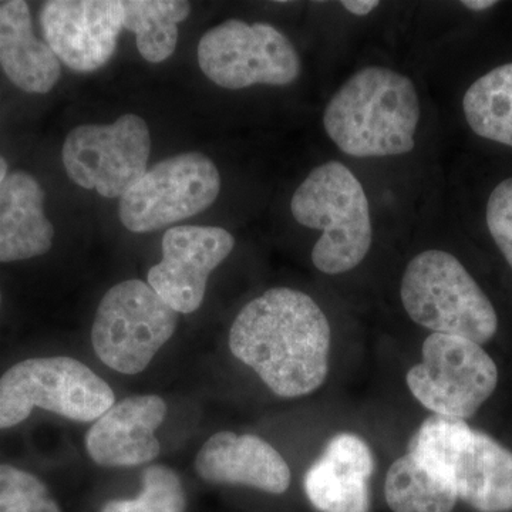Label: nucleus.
Masks as SVG:
<instances>
[{
    "mask_svg": "<svg viewBox=\"0 0 512 512\" xmlns=\"http://www.w3.org/2000/svg\"><path fill=\"white\" fill-rule=\"evenodd\" d=\"M329 320L311 296L291 288L269 289L238 313L232 355L279 397L318 390L329 372Z\"/></svg>",
    "mask_w": 512,
    "mask_h": 512,
    "instance_id": "1",
    "label": "nucleus"
},
{
    "mask_svg": "<svg viewBox=\"0 0 512 512\" xmlns=\"http://www.w3.org/2000/svg\"><path fill=\"white\" fill-rule=\"evenodd\" d=\"M420 99L409 77L369 66L350 76L323 113L326 134L350 157H389L416 146Z\"/></svg>",
    "mask_w": 512,
    "mask_h": 512,
    "instance_id": "2",
    "label": "nucleus"
},
{
    "mask_svg": "<svg viewBox=\"0 0 512 512\" xmlns=\"http://www.w3.org/2000/svg\"><path fill=\"white\" fill-rule=\"evenodd\" d=\"M407 453L453 485L458 500L474 510L512 511V451L466 421L433 414Z\"/></svg>",
    "mask_w": 512,
    "mask_h": 512,
    "instance_id": "3",
    "label": "nucleus"
},
{
    "mask_svg": "<svg viewBox=\"0 0 512 512\" xmlns=\"http://www.w3.org/2000/svg\"><path fill=\"white\" fill-rule=\"evenodd\" d=\"M291 211L302 227L323 232L312 251L323 274L352 271L369 254L373 227L365 188L339 161L313 168L296 188Z\"/></svg>",
    "mask_w": 512,
    "mask_h": 512,
    "instance_id": "4",
    "label": "nucleus"
},
{
    "mask_svg": "<svg viewBox=\"0 0 512 512\" xmlns=\"http://www.w3.org/2000/svg\"><path fill=\"white\" fill-rule=\"evenodd\" d=\"M407 315L433 333L460 336L485 345L494 338L493 303L456 256L429 249L414 256L400 286Z\"/></svg>",
    "mask_w": 512,
    "mask_h": 512,
    "instance_id": "5",
    "label": "nucleus"
},
{
    "mask_svg": "<svg viewBox=\"0 0 512 512\" xmlns=\"http://www.w3.org/2000/svg\"><path fill=\"white\" fill-rule=\"evenodd\" d=\"M114 403L109 384L73 357L23 360L0 377V429L18 426L36 407L89 423Z\"/></svg>",
    "mask_w": 512,
    "mask_h": 512,
    "instance_id": "6",
    "label": "nucleus"
},
{
    "mask_svg": "<svg viewBox=\"0 0 512 512\" xmlns=\"http://www.w3.org/2000/svg\"><path fill=\"white\" fill-rule=\"evenodd\" d=\"M178 315L146 282H120L97 308L92 329L94 352L110 369L137 375L173 338Z\"/></svg>",
    "mask_w": 512,
    "mask_h": 512,
    "instance_id": "7",
    "label": "nucleus"
},
{
    "mask_svg": "<svg viewBox=\"0 0 512 512\" xmlns=\"http://www.w3.org/2000/svg\"><path fill=\"white\" fill-rule=\"evenodd\" d=\"M406 382L436 416L466 420L493 396L498 369L473 340L431 333L421 348V362L407 372Z\"/></svg>",
    "mask_w": 512,
    "mask_h": 512,
    "instance_id": "8",
    "label": "nucleus"
},
{
    "mask_svg": "<svg viewBox=\"0 0 512 512\" xmlns=\"http://www.w3.org/2000/svg\"><path fill=\"white\" fill-rule=\"evenodd\" d=\"M198 64L212 83L228 90L255 84L288 86L301 74L291 40L268 23L229 19L208 30L198 45Z\"/></svg>",
    "mask_w": 512,
    "mask_h": 512,
    "instance_id": "9",
    "label": "nucleus"
},
{
    "mask_svg": "<svg viewBox=\"0 0 512 512\" xmlns=\"http://www.w3.org/2000/svg\"><path fill=\"white\" fill-rule=\"evenodd\" d=\"M220 191V171L210 157L178 154L147 170L121 197L120 220L137 234L158 231L207 210Z\"/></svg>",
    "mask_w": 512,
    "mask_h": 512,
    "instance_id": "10",
    "label": "nucleus"
},
{
    "mask_svg": "<svg viewBox=\"0 0 512 512\" xmlns=\"http://www.w3.org/2000/svg\"><path fill=\"white\" fill-rule=\"evenodd\" d=\"M150 130L136 114L111 124L73 128L63 144V165L74 184L103 197L121 198L147 173Z\"/></svg>",
    "mask_w": 512,
    "mask_h": 512,
    "instance_id": "11",
    "label": "nucleus"
},
{
    "mask_svg": "<svg viewBox=\"0 0 512 512\" xmlns=\"http://www.w3.org/2000/svg\"><path fill=\"white\" fill-rule=\"evenodd\" d=\"M235 238L220 227L178 225L163 238V259L150 269L147 284L177 313L200 308L208 278L231 254Z\"/></svg>",
    "mask_w": 512,
    "mask_h": 512,
    "instance_id": "12",
    "label": "nucleus"
},
{
    "mask_svg": "<svg viewBox=\"0 0 512 512\" xmlns=\"http://www.w3.org/2000/svg\"><path fill=\"white\" fill-rule=\"evenodd\" d=\"M123 16L119 0H52L40 10V25L59 62L90 73L116 52Z\"/></svg>",
    "mask_w": 512,
    "mask_h": 512,
    "instance_id": "13",
    "label": "nucleus"
},
{
    "mask_svg": "<svg viewBox=\"0 0 512 512\" xmlns=\"http://www.w3.org/2000/svg\"><path fill=\"white\" fill-rule=\"evenodd\" d=\"M167 414V404L154 394L131 396L114 403L86 434V448L101 467H134L160 454L156 437Z\"/></svg>",
    "mask_w": 512,
    "mask_h": 512,
    "instance_id": "14",
    "label": "nucleus"
},
{
    "mask_svg": "<svg viewBox=\"0 0 512 512\" xmlns=\"http://www.w3.org/2000/svg\"><path fill=\"white\" fill-rule=\"evenodd\" d=\"M375 457L362 437L339 433L303 478L306 497L319 512H370L369 481Z\"/></svg>",
    "mask_w": 512,
    "mask_h": 512,
    "instance_id": "15",
    "label": "nucleus"
},
{
    "mask_svg": "<svg viewBox=\"0 0 512 512\" xmlns=\"http://www.w3.org/2000/svg\"><path fill=\"white\" fill-rule=\"evenodd\" d=\"M195 470L208 483L245 485L269 494H284L291 484L288 463L268 441L232 431L208 439L195 458Z\"/></svg>",
    "mask_w": 512,
    "mask_h": 512,
    "instance_id": "16",
    "label": "nucleus"
},
{
    "mask_svg": "<svg viewBox=\"0 0 512 512\" xmlns=\"http://www.w3.org/2000/svg\"><path fill=\"white\" fill-rule=\"evenodd\" d=\"M55 228L45 214V192L23 171L0 184V262L25 261L50 251Z\"/></svg>",
    "mask_w": 512,
    "mask_h": 512,
    "instance_id": "17",
    "label": "nucleus"
},
{
    "mask_svg": "<svg viewBox=\"0 0 512 512\" xmlns=\"http://www.w3.org/2000/svg\"><path fill=\"white\" fill-rule=\"evenodd\" d=\"M0 66L23 92L49 93L62 66L46 42L37 39L28 3L10 0L0 6Z\"/></svg>",
    "mask_w": 512,
    "mask_h": 512,
    "instance_id": "18",
    "label": "nucleus"
},
{
    "mask_svg": "<svg viewBox=\"0 0 512 512\" xmlns=\"http://www.w3.org/2000/svg\"><path fill=\"white\" fill-rule=\"evenodd\" d=\"M384 497L393 512H451L458 500L453 485L410 453L387 471Z\"/></svg>",
    "mask_w": 512,
    "mask_h": 512,
    "instance_id": "19",
    "label": "nucleus"
},
{
    "mask_svg": "<svg viewBox=\"0 0 512 512\" xmlns=\"http://www.w3.org/2000/svg\"><path fill=\"white\" fill-rule=\"evenodd\" d=\"M463 110L477 136L512 147V63L495 67L471 84Z\"/></svg>",
    "mask_w": 512,
    "mask_h": 512,
    "instance_id": "20",
    "label": "nucleus"
},
{
    "mask_svg": "<svg viewBox=\"0 0 512 512\" xmlns=\"http://www.w3.org/2000/svg\"><path fill=\"white\" fill-rule=\"evenodd\" d=\"M123 28L136 35L140 55L150 63L173 56L178 42V25L190 16L184 0H126Z\"/></svg>",
    "mask_w": 512,
    "mask_h": 512,
    "instance_id": "21",
    "label": "nucleus"
},
{
    "mask_svg": "<svg viewBox=\"0 0 512 512\" xmlns=\"http://www.w3.org/2000/svg\"><path fill=\"white\" fill-rule=\"evenodd\" d=\"M143 491L134 500L109 501L101 512H184L187 500L180 477L165 466H150L143 473Z\"/></svg>",
    "mask_w": 512,
    "mask_h": 512,
    "instance_id": "22",
    "label": "nucleus"
},
{
    "mask_svg": "<svg viewBox=\"0 0 512 512\" xmlns=\"http://www.w3.org/2000/svg\"><path fill=\"white\" fill-rule=\"evenodd\" d=\"M0 512L62 511L39 478L9 464H0Z\"/></svg>",
    "mask_w": 512,
    "mask_h": 512,
    "instance_id": "23",
    "label": "nucleus"
},
{
    "mask_svg": "<svg viewBox=\"0 0 512 512\" xmlns=\"http://www.w3.org/2000/svg\"><path fill=\"white\" fill-rule=\"evenodd\" d=\"M487 227L512 268V177L501 181L487 202Z\"/></svg>",
    "mask_w": 512,
    "mask_h": 512,
    "instance_id": "24",
    "label": "nucleus"
},
{
    "mask_svg": "<svg viewBox=\"0 0 512 512\" xmlns=\"http://www.w3.org/2000/svg\"><path fill=\"white\" fill-rule=\"evenodd\" d=\"M377 0H343L342 6L352 15L367 16L379 6Z\"/></svg>",
    "mask_w": 512,
    "mask_h": 512,
    "instance_id": "25",
    "label": "nucleus"
},
{
    "mask_svg": "<svg viewBox=\"0 0 512 512\" xmlns=\"http://www.w3.org/2000/svg\"><path fill=\"white\" fill-rule=\"evenodd\" d=\"M461 5L466 6L467 9L474 10V12H483V10L491 9L497 5L494 0H464Z\"/></svg>",
    "mask_w": 512,
    "mask_h": 512,
    "instance_id": "26",
    "label": "nucleus"
},
{
    "mask_svg": "<svg viewBox=\"0 0 512 512\" xmlns=\"http://www.w3.org/2000/svg\"><path fill=\"white\" fill-rule=\"evenodd\" d=\"M6 177H8V163H6L5 158L0 156V184L3 183Z\"/></svg>",
    "mask_w": 512,
    "mask_h": 512,
    "instance_id": "27",
    "label": "nucleus"
},
{
    "mask_svg": "<svg viewBox=\"0 0 512 512\" xmlns=\"http://www.w3.org/2000/svg\"><path fill=\"white\" fill-rule=\"evenodd\" d=\"M0 305H2V293H0Z\"/></svg>",
    "mask_w": 512,
    "mask_h": 512,
    "instance_id": "28",
    "label": "nucleus"
}]
</instances>
